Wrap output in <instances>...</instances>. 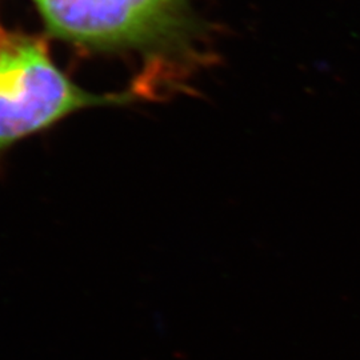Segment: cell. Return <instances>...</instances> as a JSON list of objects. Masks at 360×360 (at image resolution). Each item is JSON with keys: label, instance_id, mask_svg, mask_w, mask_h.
Listing matches in <instances>:
<instances>
[{"label": "cell", "instance_id": "cell-2", "mask_svg": "<svg viewBox=\"0 0 360 360\" xmlns=\"http://www.w3.org/2000/svg\"><path fill=\"white\" fill-rule=\"evenodd\" d=\"M134 99L132 91L96 95L83 90L55 65L43 40L7 37L0 49V154L80 110Z\"/></svg>", "mask_w": 360, "mask_h": 360}, {"label": "cell", "instance_id": "cell-3", "mask_svg": "<svg viewBox=\"0 0 360 360\" xmlns=\"http://www.w3.org/2000/svg\"><path fill=\"white\" fill-rule=\"evenodd\" d=\"M6 39H7V37L4 35V32H3V30L0 28V49L3 47V44H4V41H6Z\"/></svg>", "mask_w": 360, "mask_h": 360}, {"label": "cell", "instance_id": "cell-1", "mask_svg": "<svg viewBox=\"0 0 360 360\" xmlns=\"http://www.w3.org/2000/svg\"><path fill=\"white\" fill-rule=\"evenodd\" d=\"M49 32L94 51L135 52L142 72L136 95L186 90L217 60L214 40L193 0H37Z\"/></svg>", "mask_w": 360, "mask_h": 360}]
</instances>
